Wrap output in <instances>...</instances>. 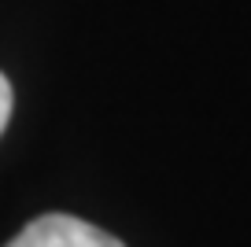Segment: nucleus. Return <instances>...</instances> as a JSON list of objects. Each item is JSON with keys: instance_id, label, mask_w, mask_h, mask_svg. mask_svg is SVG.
<instances>
[{"instance_id": "f03ea898", "label": "nucleus", "mask_w": 251, "mask_h": 247, "mask_svg": "<svg viewBox=\"0 0 251 247\" xmlns=\"http://www.w3.org/2000/svg\"><path fill=\"white\" fill-rule=\"evenodd\" d=\"M11 107H15V96H11V81L0 74V133L8 129V118H11Z\"/></svg>"}, {"instance_id": "f257e3e1", "label": "nucleus", "mask_w": 251, "mask_h": 247, "mask_svg": "<svg viewBox=\"0 0 251 247\" xmlns=\"http://www.w3.org/2000/svg\"><path fill=\"white\" fill-rule=\"evenodd\" d=\"M8 247H126L118 236L71 214H45L30 222Z\"/></svg>"}]
</instances>
